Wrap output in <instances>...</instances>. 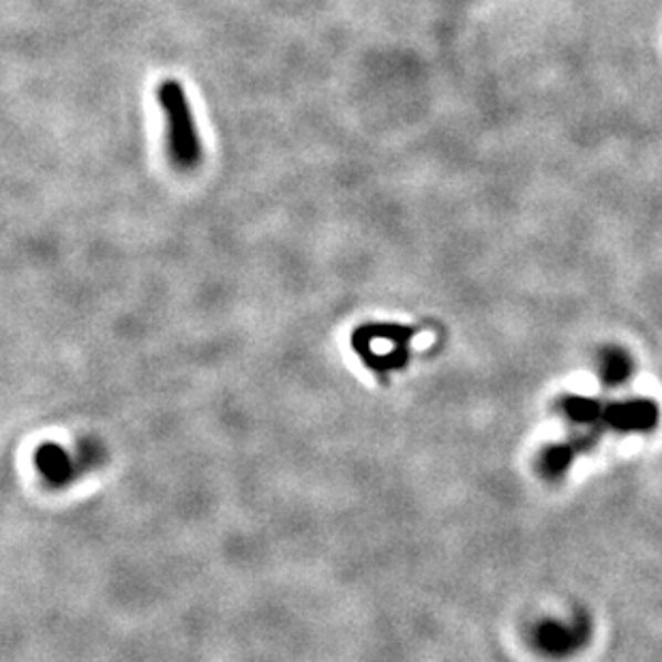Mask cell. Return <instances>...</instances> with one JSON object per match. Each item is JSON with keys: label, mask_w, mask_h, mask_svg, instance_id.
I'll return each mask as SVG.
<instances>
[{"label": "cell", "mask_w": 662, "mask_h": 662, "mask_svg": "<svg viewBox=\"0 0 662 662\" xmlns=\"http://www.w3.org/2000/svg\"><path fill=\"white\" fill-rule=\"evenodd\" d=\"M157 99L166 116V138L172 161L182 170L196 168L202 159V144L185 88L176 80H164L157 88Z\"/></svg>", "instance_id": "obj_1"}, {"label": "cell", "mask_w": 662, "mask_h": 662, "mask_svg": "<svg viewBox=\"0 0 662 662\" xmlns=\"http://www.w3.org/2000/svg\"><path fill=\"white\" fill-rule=\"evenodd\" d=\"M592 634L590 620L577 616L572 622L543 620L534 628V645L538 652L551 659H564L579 652Z\"/></svg>", "instance_id": "obj_2"}, {"label": "cell", "mask_w": 662, "mask_h": 662, "mask_svg": "<svg viewBox=\"0 0 662 662\" xmlns=\"http://www.w3.org/2000/svg\"><path fill=\"white\" fill-rule=\"evenodd\" d=\"M661 408L650 399H628L605 406L602 427L618 433H650L659 427Z\"/></svg>", "instance_id": "obj_3"}, {"label": "cell", "mask_w": 662, "mask_h": 662, "mask_svg": "<svg viewBox=\"0 0 662 662\" xmlns=\"http://www.w3.org/2000/svg\"><path fill=\"white\" fill-rule=\"evenodd\" d=\"M596 440H598V433H588V435L570 440V442H558V444L547 446L538 461L543 476L549 481H559L570 470L577 454L590 451L596 444Z\"/></svg>", "instance_id": "obj_4"}, {"label": "cell", "mask_w": 662, "mask_h": 662, "mask_svg": "<svg viewBox=\"0 0 662 662\" xmlns=\"http://www.w3.org/2000/svg\"><path fill=\"white\" fill-rule=\"evenodd\" d=\"M559 410L566 419L581 427H602L605 403L584 395H566L559 401Z\"/></svg>", "instance_id": "obj_5"}, {"label": "cell", "mask_w": 662, "mask_h": 662, "mask_svg": "<svg viewBox=\"0 0 662 662\" xmlns=\"http://www.w3.org/2000/svg\"><path fill=\"white\" fill-rule=\"evenodd\" d=\"M632 358L622 348L602 349L598 362V376L607 386H620L632 378Z\"/></svg>", "instance_id": "obj_6"}]
</instances>
